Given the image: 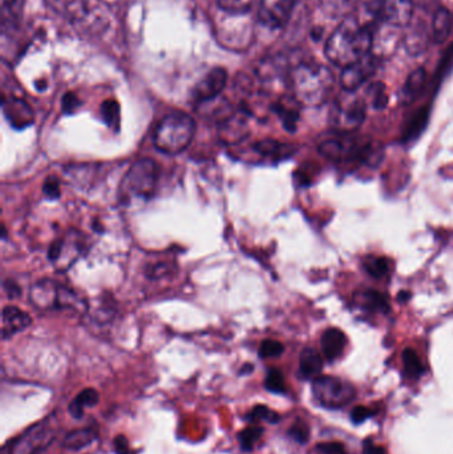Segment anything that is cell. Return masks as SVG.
I'll use <instances>...</instances> for the list:
<instances>
[{"label": "cell", "mask_w": 453, "mask_h": 454, "mask_svg": "<svg viewBox=\"0 0 453 454\" xmlns=\"http://www.w3.org/2000/svg\"><path fill=\"white\" fill-rule=\"evenodd\" d=\"M372 32L358 19L348 16L332 31L324 45V53L334 66L346 68L370 55L372 48Z\"/></svg>", "instance_id": "obj_1"}, {"label": "cell", "mask_w": 453, "mask_h": 454, "mask_svg": "<svg viewBox=\"0 0 453 454\" xmlns=\"http://www.w3.org/2000/svg\"><path fill=\"white\" fill-rule=\"evenodd\" d=\"M287 84L300 106H318L329 100L335 80L327 67L308 61L290 69Z\"/></svg>", "instance_id": "obj_2"}, {"label": "cell", "mask_w": 453, "mask_h": 454, "mask_svg": "<svg viewBox=\"0 0 453 454\" xmlns=\"http://www.w3.org/2000/svg\"><path fill=\"white\" fill-rule=\"evenodd\" d=\"M196 135V121L184 112L167 114L157 125L153 144L157 151L169 156L183 153L189 148Z\"/></svg>", "instance_id": "obj_3"}, {"label": "cell", "mask_w": 453, "mask_h": 454, "mask_svg": "<svg viewBox=\"0 0 453 454\" xmlns=\"http://www.w3.org/2000/svg\"><path fill=\"white\" fill-rule=\"evenodd\" d=\"M29 301L40 311H56V309H71L84 314L88 303L74 288L61 285L52 279H42L35 283L29 291Z\"/></svg>", "instance_id": "obj_4"}, {"label": "cell", "mask_w": 453, "mask_h": 454, "mask_svg": "<svg viewBox=\"0 0 453 454\" xmlns=\"http://www.w3.org/2000/svg\"><path fill=\"white\" fill-rule=\"evenodd\" d=\"M159 181V168L152 159L136 161L122 178L120 185V201L124 205L133 201H148L153 197Z\"/></svg>", "instance_id": "obj_5"}, {"label": "cell", "mask_w": 453, "mask_h": 454, "mask_svg": "<svg viewBox=\"0 0 453 454\" xmlns=\"http://www.w3.org/2000/svg\"><path fill=\"white\" fill-rule=\"evenodd\" d=\"M313 396L322 407L338 410L350 404L355 399L356 391L348 381L332 376H319L313 381Z\"/></svg>", "instance_id": "obj_6"}, {"label": "cell", "mask_w": 453, "mask_h": 454, "mask_svg": "<svg viewBox=\"0 0 453 454\" xmlns=\"http://www.w3.org/2000/svg\"><path fill=\"white\" fill-rule=\"evenodd\" d=\"M85 237L79 230H68L66 235L53 240L48 259L59 272L66 271L84 254Z\"/></svg>", "instance_id": "obj_7"}, {"label": "cell", "mask_w": 453, "mask_h": 454, "mask_svg": "<svg viewBox=\"0 0 453 454\" xmlns=\"http://www.w3.org/2000/svg\"><path fill=\"white\" fill-rule=\"evenodd\" d=\"M55 437V431L50 424L42 421L24 431L12 440L8 454H39L44 452Z\"/></svg>", "instance_id": "obj_8"}, {"label": "cell", "mask_w": 453, "mask_h": 454, "mask_svg": "<svg viewBox=\"0 0 453 454\" xmlns=\"http://www.w3.org/2000/svg\"><path fill=\"white\" fill-rule=\"evenodd\" d=\"M367 10L391 26H406L411 20L414 13L412 0H364Z\"/></svg>", "instance_id": "obj_9"}, {"label": "cell", "mask_w": 453, "mask_h": 454, "mask_svg": "<svg viewBox=\"0 0 453 454\" xmlns=\"http://www.w3.org/2000/svg\"><path fill=\"white\" fill-rule=\"evenodd\" d=\"M340 98L332 112V122L342 132H353L363 124L366 119V103L362 98H354L353 92Z\"/></svg>", "instance_id": "obj_10"}, {"label": "cell", "mask_w": 453, "mask_h": 454, "mask_svg": "<svg viewBox=\"0 0 453 454\" xmlns=\"http://www.w3.org/2000/svg\"><path fill=\"white\" fill-rule=\"evenodd\" d=\"M319 152L332 161H354L370 154V145L356 138H332L324 141Z\"/></svg>", "instance_id": "obj_11"}, {"label": "cell", "mask_w": 453, "mask_h": 454, "mask_svg": "<svg viewBox=\"0 0 453 454\" xmlns=\"http://www.w3.org/2000/svg\"><path fill=\"white\" fill-rule=\"evenodd\" d=\"M300 0H260L258 19L271 29L282 28L289 23Z\"/></svg>", "instance_id": "obj_12"}, {"label": "cell", "mask_w": 453, "mask_h": 454, "mask_svg": "<svg viewBox=\"0 0 453 454\" xmlns=\"http://www.w3.org/2000/svg\"><path fill=\"white\" fill-rule=\"evenodd\" d=\"M377 68V59L372 58L370 53L356 63L343 68L342 74H340V85L346 92H355L364 82H369L374 76Z\"/></svg>", "instance_id": "obj_13"}, {"label": "cell", "mask_w": 453, "mask_h": 454, "mask_svg": "<svg viewBox=\"0 0 453 454\" xmlns=\"http://www.w3.org/2000/svg\"><path fill=\"white\" fill-rule=\"evenodd\" d=\"M226 82H228V72L225 68H213L207 72L193 88V100L197 104H207L215 100L218 96L225 90Z\"/></svg>", "instance_id": "obj_14"}, {"label": "cell", "mask_w": 453, "mask_h": 454, "mask_svg": "<svg viewBox=\"0 0 453 454\" xmlns=\"http://www.w3.org/2000/svg\"><path fill=\"white\" fill-rule=\"evenodd\" d=\"M249 114L238 109L230 117L218 124V137L226 145L242 143L249 136Z\"/></svg>", "instance_id": "obj_15"}, {"label": "cell", "mask_w": 453, "mask_h": 454, "mask_svg": "<svg viewBox=\"0 0 453 454\" xmlns=\"http://www.w3.org/2000/svg\"><path fill=\"white\" fill-rule=\"evenodd\" d=\"M3 114L8 124L16 130H23L34 124V111L23 98H3Z\"/></svg>", "instance_id": "obj_16"}, {"label": "cell", "mask_w": 453, "mask_h": 454, "mask_svg": "<svg viewBox=\"0 0 453 454\" xmlns=\"http://www.w3.org/2000/svg\"><path fill=\"white\" fill-rule=\"evenodd\" d=\"M32 325L31 317L16 306H7L2 312L3 340L12 338L16 333L28 328Z\"/></svg>", "instance_id": "obj_17"}, {"label": "cell", "mask_w": 453, "mask_h": 454, "mask_svg": "<svg viewBox=\"0 0 453 454\" xmlns=\"http://www.w3.org/2000/svg\"><path fill=\"white\" fill-rule=\"evenodd\" d=\"M346 343H348V338L340 328H329L324 331L321 339L322 352H324V357L329 362L340 359L345 352Z\"/></svg>", "instance_id": "obj_18"}, {"label": "cell", "mask_w": 453, "mask_h": 454, "mask_svg": "<svg viewBox=\"0 0 453 454\" xmlns=\"http://www.w3.org/2000/svg\"><path fill=\"white\" fill-rule=\"evenodd\" d=\"M254 151L263 159L278 162L292 157L294 154L295 148L289 145V144H282L279 141L268 138V140L258 141L254 145Z\"/></svg>", "instance_id": "obj_19"}, {"label": "cell", "mask_w": 453, "mask_h": 454, "mask_svg": "<svg viewBox=\"0 0 453 454\" xmlns=\"http://www.w3.org/2000/svg\"><path fill=\"white\" fill-rule=\"evenodd\" d=\"M47 5L66 20H82L87 13L85 0H47Z\"/></svg>", "instance_id": "obj_20"}, {"label": "cell", "mask_w": 453, "mask_h": 454, "mask_svg": "<svg viewBox=\"0 0 453 454\" xmlns=\"http://www.w3.org/2000/svg\"><path fill=\"white\" fill-rule=\"evenodd\" d=\"M355 304L359 309L367 312H383L387 314L390 311V303L387 296L383 295L379 291H362L355 295Z\"/></svg>", "instance_id": "obj_21"}, {"label": "cell", "mask_w": 453, "mask_h": 454, "mask_svg": "<svg viewBox=\"0 0 453 454\" xmlns=\"http://www.w3.org/2000/svg\"><path fill=\"white\" fill-rule=\"evenodd\" d=\"M297 106L300 104L295 101V98H281V100L277 101L271 109L278 114L279 119H281L282 124H284V128L289 132H294L297 129L298 120H300V112H298Z\"/></svg>", "instance_id": "obj_22"}, {"label": "cell", "mask_w": 453, "mask_h": 454, "mask_svg": "<svg viewBox=\"0 0 453 454\" xmlns=\"http://www.w3.org/2000/svg\"><path fill=\"white\" fill-rule=\"evenodd\" d=\"M324 359L316 349L305 348L300 357V375L306 380H316L321 375Z\"/></svg>", "instance_id": "obj_23"}, {"label": "cell", "mask_w": 453, "mask_h": 454, "mask_svg": "<svg viewBox=\"0 0 453 454\" xmlns=\"http://www.w3.org/2000/svg\"><path fill=\"white\" fill-rule=\"evenodd\" d=\"M98 403H100V395H98V392L96 391V389H82V391L80 392L74 400H72L71 404H69V415H71L72 418L76 419V420H80V419L84 418L85 410L96 407Z\"/></svg>", "instance_id": "obj_24"}, {"label": "cell", "mask_w": 453, "mask_h": 454, "mask_svg": "<svg viewBox=\"0 0 453 454\" xmlns=\"http://www.w3.org/2000/svg\"><path fill=\"white\" fill-rule=\"evenodd\" d=\"M98 439L95 429L80 428L68 432L63 440V448L71 450V452H79L85 447H90L95 440Z\"/></svg>", "instance_id": "obj_25"}, {"label": "cell", "mask_w": 453, "mask_h": 454, "mask_svg": "<svg viewBox=\"0 0 453 454\" xmlns=\"http://www.w3.org/2000/svg\"><path fill=\"white\" fill-rule=\"evenodd\" d=\"M426 84V71L425 69H417L410 74L407 79L406 84L402 88L401 95H399V100L402 104L407 106L411 104L415 98H418Z\"/></svg>", "instance_id": "obj_26"}, {"label": "cell", "mask_w": 453, "mask_h": 454, "mask_svg": "<svg viewBox=\"0 0 453 454\" xmlns=\"http://www.w3.org/2000/svg\"><path fill=\"white\" fill-rule=\"evenodd\" d=\"M453 27L452 15L447 8H439L433 15V42L441 43L446 42L451 34Z\"/></svg>", "instance_id": "obj_27"}, {"label": "cell", "mask_w": 453, "mask_h": 454, "mask_svg": "<svg viewBox=\"0 0 453 454\" xmlns=\"http://www.w3.org/2000/svg\"><path fill=\"white\" fill-rule=\"evenodd\" d=\"M101 119L105 122L106 127L111 128L114 132L120 130V106L116 100H105L101 104Z\"/></svg>", "instance_id": "obj_28"}, {"label": "cell", "mask_w": 453, "mask_h": 454, "mask_svg": "<svg viewBox=\"0 0 453 454\" xmlns=\"http://www.w3.org/2000/svg\"><path fill=\"white\" fill-rule=\"evenodd\" d=\"M263 432H265V429L260 426H252L239 432L237 439H238L241 450L246 453L252 452V450H254V445L257 444L261 437L263 436Z\"/></svg>", "instance_id": "obj_29"}, {"label": "cell", "mask_w": 453, "mask_h": 454, "mask_svg": "<svg viewBox=\"0 0 453 454\" xmlns=\"http://www.w3.org/2000/svg\"><path fill=\"white\" fill-rule=\"evenodd\" d=\"M245 421L249 424H258L260 421H266L269 424H277L281 418L278 413L271 411L270 408L265 407V405H255L250 412L246 413L244 418Z\"/></svg>", "instance_id": "obj_30"}, {"label": "cell", "mask_w": 453, "mask_h": 454, "mask_svg": "<svg viewBox=\"0 0 453 454\" xmlns=\"http://www.w3.org/2000/svg\"><path fill=\"white\" fill-rule=\"evenodd\" d=\"M404 371L411 379H418L425 373V365L414 349L407 348L403 352Z\"/></svg>", "instance_id": "obj_31"}, {"label": "cell", "mask_w": 453, "mask_h": 454, "mask_svg": "<svg viewBox=\"0 0 453 454\" xmlns=\"http://www.w3.org/2000/svg\"><path fill=\"white\" fill-rule=\"evenodd\" d=\"M363 267L372 278L386 277L390 272V262L382 256H367L363 261Z\"/></svg>", "instance_id": "obj_32"}, {"label": "cell", "mask_w": 453, "mask_h": 454, "mask_svg": "<svg viewBox=\"0 0 453 454\" xmlns=\"http://www.w3.org/2000/svg\"><path fill=\"white\" fill-rule=\"evenodd\" d=\"M265 388L270 394H285L286 392V384H285L284 373L279 370H276V368L269 371L265 379Z\"/></svg>", "instance_id": "obj_33"}, {"label": "cell", "mask_w": 453, "mask_h": 454, "mask_svg": "<svg viewBox=\"0 0 453 454\" xmlns=\"http://www.w3.org/2000/svg\"><path fill=\"white\" fill-rule=\"evenodd\" d=\"M327 12L335 16L348 15V11L355 4V0H321Z\"/></svg>", "instance_id": "obj_34"}, {"label": "cell", "mask_w": 453, "mask_h": 454, "mask_svg": "<svg viewBox=\"0 0 453 454\" xmlns=\"http://www.w3.org/2000/svg\"><path fill=\"white\" fill-rule=\"evenodd\" d=\"M24 0H3V13L8 15V19H4L3 21H19V19L23 15Z\"/></svg>", "instance_id": "obj_35"}, {"label": "cell", "mask_w": 453, "mask_h": 454, "mask_svg": "<svg viewBox=\"0 0 453 454\" xmlns=\"http://www.w3.org/2000/svg\"><path fill=\"white\" fill-rule=\"evenodd\" d=\"M284 351V344L273 340V339H268V340H263L262 344H261L260 356L262 359H274V357L281 356Z\"/></svg>", "instance_id": "obj_36"}, {"label": "cell", "mask_w": 453, "mask_h": 454, "mask_svg": "<svg viewBox=\"0 0 453 454\" xmlns=\"http://www.w3.org/2000/svg\"><path fill=\"white\" fill-rule=\"evenodd\" d=\"M217 2L223 10L233 13L246 12L254 4V0H217Z\"/></svg>", "instance_id": "obj_37"}, {"label": "cell", "mask_w": 453, "mask_h": 454, "mask_svg": "<svg viewBox=\"0 0 453 454\" xmlns=\"http://www.w3.org/2000/svg\"><path fill=\"white\" fill-rule=\"evenodd\" d=\"M43 194H44L47 200H59L61 196V186L60 181L58 178L50 176L45 178L44 184H43Z\"/></svg>", "instance_id": "obj_38"}, {"label": "cell", "mask_w": 453, "mask_h": 454, "mask_svg": "<svg viewBox=\"0 0 453 454\" xmlns=\"http://www.w3.org/2000/svg\"><path fill=\"white\" fill-rule=\"evenodd\" d=\"M370 93H371L372 106H374L375 109H383L387 106L388 98L383 85H374L371 90H370Z\"/></svg>", "instance_id": "obj_39"}, {"label": "cell", "mask_w": 453, "mask_h": 454, "mask_svg": "<svg viewBox=\"0 0 453 454\" xmlns=\"http://www.w3.org/2000/svg\"><path fill=\"white\" fill-rule=\"evenodd\" d=\"M82 100L74 93H66V95H64L63 101H61L63 114H74L82 106Z\"/></svg>", "instance_id": "obj_40"}, {"label": "cell", "mask_w": 453, "mask_h": 454, "mask_svg": "<svg viewBox=\"0 0 453 454\" xmlns=\"http://www.w3.org/2000/svg\"><path fill=\"white\" fill-rule=\"evenodd\" d=\"M289 436L300 444H306L309 440V429L305 424L297 423L289 429Z\"/></svg>", "instance_id": "obj_41"}, {"label": "cell", "mask_w": 453, "mask_h": 454, "mask_svg": "<svg viewBox=\"0 0 453 454\" xmlns=\"http://www.w3.org/2000/svg\"><path fill=\"white\" fill-rule=\"evenodd\" d=\"M316 454H346L345 447L340 442H326L318 444L316 448Z\"/></svg>", "instance_id": "obj_42"}, {"label": "cell", "mask_w": 453, "mask_h": 454, "mask_svg": "<svg viewBox=\"0 0 453 454\" xmlns=\"http://www.w3.org/2000/svg\"><path fill=\"white\" fill-rule=\"evenodd\" d=\"M113 450L116 454H136L130 450L129 442L124 436H117L113 440Z\"/></svg>", "instance_id": "obj_43"}, {"label": "cell", "mask_w": 453, "mask_h": 454, "mask_svg": "<svg viewBox=\"0 0 453 454\" xmlns=\"http://www.w3.org/2000/svg\"><path fill=\"white\" fill-rule=\"evenodd\" d=\"M370 416H371V411L367 410L366 407H358L351 413V420L354 424H361L366 421Z\"/></svg>", "instance_id": "obj_44"}, {"label": "cell", "mask_w": 453, "mask_h": 454, "mask_svg": "<svg viewBox=\"0 0 453 454\" xmlns=\"http://www.w3.org/2000/svg\"><path fill=\"white\" fill-rule=\"evenodd\" d=\"M3 287H4L5 294H7V296L10 299H15L20 295V287H19L13 280H5Z\"/></svg>", "instance_id": "obj_45"}, {"label": "cell", "mask_w": 453, "mask_h": 454, "mask_svg": "<svg viewBox=\"0 0 453 454\" xmlns=\"http://www.w3.org/2000/svg\"><path fill=\"white\" fill-rule=\"evenodd\" d=\"M363 454H387L386 453L385 448L379 447V445L370 444L366 442L363 448Z\"/></svg>", "instance_id": "obj_46"}, {"label": "cell", "mask_w": 453, "mask_h": 454, "mask_svg": "<svg viewBox=\"0 0 453 454\" xmlns=\"http://www.w3.org/2000/svg\"><path fill=\"white\" fill-rule=\"evenodd\" d=\"M253 371V365L252 364H246L245 367H242L241 372H239V375H249V373H252Z\"/></svg>", "instance_id": "obj_47"}]
</instances>
